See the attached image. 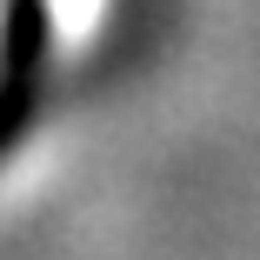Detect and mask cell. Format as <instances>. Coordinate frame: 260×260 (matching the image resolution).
Instances as JSON below:
<instances>
[{
  "label": "cell",
  "instance_id": "obj_1",
  "mask_svg": "<svg viewBox=\"0 0 260 260\" xmlns=\"http://www.w3.org/2000/svg\"><path fill=\"white\" fill-rule=\"evenodd\" d=\"M47 7L40 0H7L0 7V160L14 153V140L27 134L40 87H47Z\"/></svg>",
  "mask_w": 260,
  "mask_h": 260
}]
</instances>
